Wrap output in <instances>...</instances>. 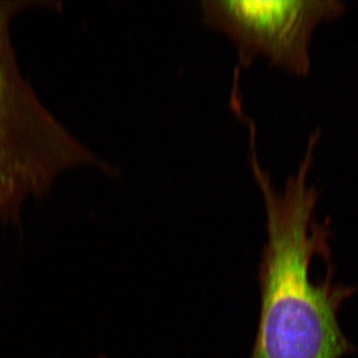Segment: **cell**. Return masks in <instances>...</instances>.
Instances as JSON below:
<instances>
[{
    "label": "cell",
    "mask_w": 358,
    "mask_h": 358,
    "mask_svg": "<svg viewBox=\"0 0 358 358\" xmlns=\"http://www.w3.org/2000/svg\"><path fill=\"white\" fill-rule=\"evenodd\" d=\"M60 8L58 1H0V221L15 220L23 202L50 192L73 167L114 169L72 136L44 107L21 75L11 20L24 9Z\"/></svg>",
    "instance_id": "7a4b0ae2"
},
{
    "label": "cell",
    "mask_w": 358,
    "mask_h": 358,
    "mask_svg": "<svg viewBox=\"0 0 358 358\" xmlns=\"http://www.w3.org/2000/svg\"><path fill=\"white\" fill-rule=\"evenodd\" d=\"M313 159L278 192L260 162L251 164L267 214L268 241L259 268L261 313L251 358H343L357 352L338 324L343 303L358 286L334 282V270L313 282L317 256L331 257L329 224L313 219L317 192L308 185Z\"/></svg>",
    "instance_id": "6da1fadb"
},
{
    "label": "cell",
    "mask_w": 358,
    "mask_h": 358,
    "mask_svg": "<svg viewBox=\"0 0 358 358\" xmlns=\"http://www.w3.org/2000/svg\"><path fill=\"white\" fill-rule=\"evenodd\" d=\"M201 8L204 22L236 45L240 67L262 56L300 74L310 67L313 27L341 9L336 2L305 0H203Z\"/></svg>",
    "instance_id": "3957f363"
}]
</instances>
